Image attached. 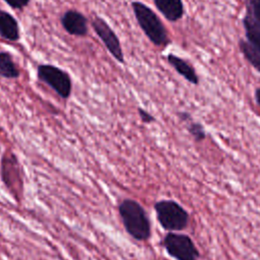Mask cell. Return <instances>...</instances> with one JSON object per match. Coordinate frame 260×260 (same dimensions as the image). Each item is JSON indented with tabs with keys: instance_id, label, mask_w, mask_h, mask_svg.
<instances>
[{
	"instance_id": "cell-6",
	"label": "cell",
	"mask_w": 260,
	"mask_h": 260,
	"mask_svg": "<svg viewBox=\"0 0 260 260\" xmlns=\"http://www.w3.org/2000/svg\"><path fill=\"white\" fill-rule=\"evenodd\" d=\"M242 23L246 40L260 52V0H245Z\"/></svg>"
},
{
	"instance_id": "cell-1",
	"label": "cell",
	"mask_w": 260,
	"mask_h": 260,
	"mask_svg": "<svg viewBox=\"0 0 260 260\" xmlns=\"http://www.w3.org/2000/svg\"><path fill=\"white\" fill-rule=\"evenodd\" d=\"M118 212L125 231L136 241L145 242L151 237V224L144 207L134 199H124Z\"/></svg>"
},
{
	"instance_id": "cell-3",
	"label": "cell",
	"mask_w": 260,
	"mask_h": 260,
	"mask_svg": "<svg viewBox=\"0 0 260 260\" xmlns=\"http://www.w3.org/2000/svg\"><path fill=\"white\" fill-rule=\"evenodd\" d=\"M153 208L158 223L168 232H180L189 225V212L175 200H159L154 203Z\"/></svg>"
},
{
	"instance_id": "cell-13",
	"label": "cell",
	"mask_w": 260,
	"mask_h": 260,
	"mask_svg": "<svg viewBox=\"0 0 260 260\" xmlns=\"http://www.w3.org/2000/svg\"><path fill=\"white\" fill-rule=\"evenodd\" d=\"M20 71L8 52H0V76L8 79L18 78Z\"/></svg>"
},
{
	"instance_id": "cell-9",
	"label": "cell",
	"mask_w": 260,
	"mask_h": 260,
	"mask_svg": "<svg viewBox=\"0 0 260 260\" xmlns=\"http://www.w3.org/2000/svg\"><path fill=\"white\" fill-rule=\"evenodd\" d=\"M1 178L9 189H14L16 185L21 183L18 160L13 153L3 155L1 160Z\"/></svg>"
},
{
	"instance_id": "cell-2",
	"label": "cell",
	"mask_w": 260,
	"mask_h": 260,
	"mask_svg": "<svg viewBox=\"0 0 260 260\" xmlns=\"http://www.w3.org/2000/svg\"><path fill=\"white\" fill-rule=\"evenodd\" d=\"M131 6L140 28L148 40L156 47H167L171 43V40L167 28L156 13L150 7L139 1H133Z\"/></svg>"
},
{
	"instance_id": "cell-7",
	"label": "cell",
	"mask_w": 260,
	"mask_h": 260,
	"mask_svg": "<svg viewBox=\"0 0 260 260\" xmlns=\"http://www.w3.org/2000/svg\"><path fill=\"white\" fill-rule=\"evenodd\" d=\"M91 26L109 53L118 62L124 63V54L120 40L108 22L102 17L94 16L91 20Z\"/></svg>"
},
{
	"instance_id": "cell-19",
	"label": "cell",
	"mask_w": 260,
	"mask_h": 260,
	"mask_svg": "<svg viewBox=\"0 0 260 260\" xmlns=\"http://www.w3.org/2000/svg\"><path fill=\"white\" fill-rule=\"evenodd\" d=\"M254 95H255V101H256L257 105L260 107V87H257V88L255 89Z\"/></svg>"
},
{
	"instance_id": "cell-4",
	"label": "cell",
	"mask_w": 260,
	"mask_h": 260,
	"mask_svg": "<svg viewBox=\"0 0 260 260\" xmlns=\"http://www.w3.org/2000/svg\"><path fill=\"white\" fill-rule=\"evenodd\" d=\"M37 76L40 81L51 87L63 100H67L71 95V77L63 69L52 64H40L37 68Z\"/></svg>"
},
{
	"instance_id": "cell-16",
	"label": "cell",
	"mask_w": 260,
	"mask_h": 260,
	"mask_svg": "<svg viewBox=\"0 0 260 260\" xmlns=\"http://www.w3.org/2000/svg\"><path fill=\"white\" fill-rule=\"evenodd\" d=\"M3 1L13 9H23L30 2V0H3Z\"/></svg>"
},
{
	"instance_id": "cell-14",
	"label": "cell",
	"mask_w": 260,
	"mask_h": 260,
	"mask_svg": "<svg viewBox=\"0 0 260 260\" xmlns=\"http://www.w3.org/2000/svg\"><path fill=\"white\" fill-rule=\"evenodd\" d=\"M238 45L244 58L256 71L260 73V52L255 47H253L247 40L244 39H241Z\"/></svg>"
},
{
	"instance_id": "cell-17",
	"label": "cell",
	"mask_w": 260,
	"mask_h": 260,
	"mask_svg": "<svg viewBox=\"0 0 260 260\" xmlns=\"http://www.w3.org/2000/svg\"><path fill=\"white\" fill-rule=\"evenodd\" d=\"M138 115L143 123L149 124V123H152L155 121V118L149 112H147L146 110H144L142 108H138Z\"/></svg>"
},
{
	"instance_id": "cell-5",
	"label": "cell",
	"mask_w": 260,
	"mask_h": 260,
	"mask_svg": "<svg viewBox=\"0 0 260 260\" xmlns=\"http://www.w3.org/2000/svg\"><path fill=\"white\" fill-rule=\"evenodd\" d=\"M160 244L166 252L176 260H198L200 257L197 247L188 235L169 232Z\"/></svg>"
},
{
	"instance_id": "cell-11",
	"label": "cell",
	"mask_w": 260,
	"mask_h": 260,
	"mask_svg": "<svg viewBox=\"0 0 260 260\" xmlns=\"http://www.w3.org/2000/svg\"><path fill=\"white\" fill-rule=\"evenodd\" d=\"M167 61L176 70V72L179 75H181L184 79H186L188 82L194 85L199 84V77L194 67L189 62L172 53L168 54Z\"/></svg>"
},
{
	"instance_id": "cell-18",
	"label": "cell",
	"mask_w": 260,
	"mask_h": 260,
	"mask_svg": "<svg viewBox=\"0 0 260 260\" xmlns=\"http://www.w3.org/2000/svg\"><path fill=\"white\" fill-rule=\"evenodd\" d=\"M178 117H179V119H180L182 122H185V123H188V122H190V121L193 120L191 114L188 113V112H186V111L179 112V113H178Z\"/></svg>"
},
{
	"instance_id": "cell-12",
	"label": "cell",
	"mask_w": 260,
	"mask_h": 260,
	"mask_svg": "<svg viewBox=\"0 0 260 260\" xmlns=\"http://www.w3.org/2000/svg\"><path fill=\"white\" fill-rule=\"evenodd\" d=\"M0 37L9 42H17L20 38L17 20L7 11L0 9Z\"/></svg>"
},
{
	"instance_id": "cell-15",
	"label": "cell",
	"mask_w": 260,
	"mask_h": 260,
	"mask_svg": "<svg viewBox=\"0 0 260 260\" xmlns=\"http://www.w3.org/2000/svg\"><path fill=\"white\" fill-rule=\"evenodd\" d=\"M187 130L197 142H201L206 138V131L204 129V126L199 122H195L193 120L188 122Z\"/></svg>"
},
{
	"instance_id": "cell-8",
	"label": "cell",
	"mask_w": 260,
	"mask_h": 260,
	"mask_svg": "<svg viewBox=\"0 0 260 260\" xmlns=\"http://www.w3.org/2000/svg\"><path fill=\"white\" fill-rule=\"evenodd\" d=\"M60 21L63 28L69 35L76 37H84L88 32L87 18L77 10H66L61 16Z\"/></svg>"
},
{
	"instance_id": "cell-10",
	"label": "cell",
	"mask_w": 260,
	"mask_h": 260,
	"mask_svg": "<svg viewBox=\"0 0 260 260\" xmlns=\"http://www.w3.org/2000/svg\"><path fill=\"white\" fill-rule=\"evenodd\" d=\"M155 8L171 22L180 20L184 13V3L182 0H153Z\"/></svg>"
}]
</instances>
